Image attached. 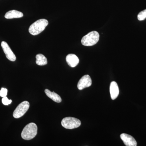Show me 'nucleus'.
Instances as JSON below:
<instances>
[{
	"mask_svg": "<svg viewBox=\"0 0 146 146\" xmlns=\"http://www.w3.org/2000/svg\"><path fill=\"white\" fill-rule=\"evenodd\" d=\"M48 25V22L46 19H39L30 26L29 29V32L32 35H37L44 31Z\"/></svg>",
	"mask_w": 146,
	"mask_h": 146,
	"instance_id": "f257e3e1",
	"label": "nucleus"
},
{
	"mask_svg": "<svg viewBox=\"0 0 146 146\" xmlns=\"http://www.w3.org/2000/svg\"><path fill=\"white\" fill-rule=\"evenodd\" d=\"M37 133V127L34 123L27 125L21 133L22 138L24 140H30L35 137Z\"/></svg>",
	"mask_w": 146,
	"mask_h": 146,
	"instance_id": "f03ea898",
	"label": "nucleus"
},
{
	"mask_svg": "<svg viewBox=\"0 0 146 146\" xmlns=\"http://www.w3.org/2000/svg\"><path fill=\"white\" fill-rule=\"evenodd\" d=\"M100 35L96 31H93L89 33L82 37L81 43L83 46H94L96 44L99 40Z\"/></svg>",
	"mask_w": 146,
	"mask_h": 146,
	"instance_id": "7ed1b4c3",
	"label": "nucleus"
},
{
	"mask_svg": "<svg viewBox=\"0 0 146 146\" xmlns=\"http://www.w3.org/2000/svg\"><path fill=\"white\" fill-rule=\"evenodd\" d=\"M61 125L67 129L76 128L81 125V121L78 119L72 117L63 118L61 121Z\"/></svg>",
	"mask_w": 146,
	"mask_h": 146,
	"instance_id": "20e7f679",
	"label": "nucleus"
},
{
	"mask_svg": "<svg viewBox=\"0 0 146 146\" xmlns=\"http://www.w3.org/2000/svg\"><path fill=\"white\" fill-rule=\"evenodd\" d=\"M29 107V103L28 102H22L20 104L18 105L13 112V117L16 119H18L23 117L28 111Z\"/></svg>",
	"mask_w": 146,
	"mask_h": 146,
	"instance_id": "39448f33",
	"label": "nucleus"
},
{
	"mask_svg": "<svg viewBox=\"0 0 146 146\" xmlns=\"http://www.w3.org/2000/svg\"><path fill=\"white\" fill-rule=\"evenodd\" d=\"M2 48L6 56L7 59L11 61H15L16 60V55L13 53L10 47L9 46L7 43L4 41L1 42Z\"/></svg>",
	"mask_w": 146,
	"mask_h": 146,
	"instance_id": "423d86ee",
	"label": "nucleus"
},
{
	"mask_svg": "<svg viewBox=\"0 0 146 146\" xmlns=\"http://www.w3.org/2000/svg\"><path fill=\"white\" fill-rule=\"evenodd\" d=\"M92 84V80L88 75L84 76L78 82L77 87L79 90H82L84 88L89 87Z\"/></svg>",
	"mask_w": 146,
	"mask_h": 146,
	"instance_id": "0eeeda50",
	"label": "nucleus"
},
{
	"mask_svg": "<svg viewBox=\"0 0 146 146\" xmlns=\"http://www.w3.org/2000/svg\"><path fill=\"white\" fill-rule=\"evenodd\" d=\"M121 139L126 146H137V142L133 137L126 133H122L120 135Z\"/></svg>",
	"mask_w": 146,
	"mask_h": 146,
	"instance_id": "6e6552de",
	"label": "nucleus"
},
{
	"mask_svg": "<svg viewBox=\"0 0 146 146\" xmlns=\"http://www.w3.org/2000/svg\"><path fill=\"white\" fill-rule=\"evenodd\" d=\"M66 60L68 65L72 68H74L78 65L79 62L78 58L75 54H70L66 57Z\"/></svg>",
	"mask_w": 146,
	"mask_h": 146,
	"instance_id": "1a4fd4ad",
	"label": "nucleus"
},
{
	"mask_svg": "<svg viewBox=\"0 0 146 146\" xmlns=\"http://www.w3.org/2000/svg\"><path fill=\"white\" fill-rule=\"evenodd\" d=\"M110 92L111 99L115 100L117 98L119 95V88L117 84L115 81H112L110 83Z\"/></svg>",
	"mask_w": 146,
	"mask_h": 146,
	"instance_id": "9d476101",
	"label": "nucleus"
},
{
	"mask_svg": "<svg viewBox=\"0 0 146 146\" xmlns=\"http://www.w3.org/2000/svg\"><path fill=\"white\" fill-rule=\"evenodd\" d=\"M23 16V13L21 11L16 10L9 11L6 13L5 17L6 19H13L22 18Z\"/></svg>",
	"mask_w": 146,
	"mask_h": 146,
	"instance_id": "9b49d317",
	"label": "nucleus"
},
{
	"mask_svg": "<svg viewBox=\"0 0 146 146\" xmlns=\"http://www.w3.org/2000/svg\"><path fill=\"white\" fill-rule=\"evenodd\" d=\"M45 93L47 96L56 102L60 103L62 101V99L60 96L54 92H51L48 89H46L45 90Z\"/></svg>",
	"mask_w": 146,
	"mask_h": 146,
	"instance_id": "f8f14e48",
	"label": "nucleus"
},
{
	"mask_svg": "<svg viewBox=\"0 0 146 146\" xmlns=\"http://www.w3.org/2000/svg\"><path fill=\"white\" fill-rule=\"evenodd\" d=\"M36 63L37 65L40 66H43L47 65L48 61L44 55L39 54L36 55Z\"/></svg>",
	"mask_w": 146,
	"mask_h": 146,
	"instance_id": "ddd939ff",
	"label": "nucleus"
},
{
	"mask_svg": "<svg viewBox=\"0 0 146 146\" xmlns=\"http://www.w3.org/2000/svg\"><path fill=\"white\" fill-rule=\"evenodd\" d=\"M146 18V9L138 13V19L139 21H142L145 20Z\"/></svg>",
	"mask_w": 146,
	"mask_h": 146,
	"instance_id": "4468645a",
	"label": "nucleus"
},
{
	"mask_svg": "<svg viewBox=\"0 0 146 146\" xmlns=\"http://www.w3.org/2000/svg\"><path fill=\"white\" fill-rule=\"evenodd\" d=\"M2 102L3 104L4 105L7 106L11 104V103L12 102V100H9L8 98L6 96L3 98Z\"/></svg>",
	"mask_w": 146,
	"mask_h": 146,
	"instance_id": "2eb2a0df",
	"label": "nucleus"
},
{
	"mask_svg": "<svg viewBox=\"0 0 146 146\" xmlns=\"http://www.w3.org/2000/svg\"><path fill=\"white\" fill-rule=\"evenodd\" d=\"M7 90L5 88H2L0 91V96L3 98L6 97L7 95Z\"/></svg>",
	"mask_w": 146,
	"mask_h": 146,
	"instance_id": "dca6fc26",
	"label": "nucleus"
}]
</instances>
